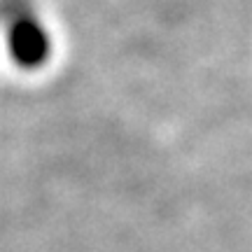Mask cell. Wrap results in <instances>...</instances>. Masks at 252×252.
I'll use <instances>...</instances> for the list:
<instances>
[{
	"instance_id": "obj_1",
	"label": "cell",
	"mask_w": 252,
	"mask_h": 252,
	"mask_svg": "<svg viewBox=\"0 0 252 252\" xmlns=\"http://www.w3.org/2000/svg\"><path fill=\"white\" fill-rule=\"evenodd\" d=\"M9 45L12 54L24 65H37L49 54V35L42 21L31 12L24 9L9 24Z\"/></svg>"
}]
</instances>
